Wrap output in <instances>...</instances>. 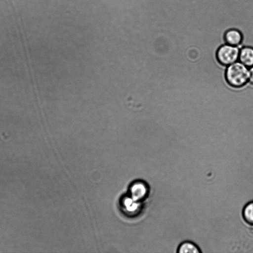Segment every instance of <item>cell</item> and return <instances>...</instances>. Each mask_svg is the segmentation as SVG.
<instances>
[{
    "label": "cell",
    "mask_w": 253,
    "mask_h": 253,
    "mask_svg": "<svg viewBox=\"0 0 253 253\" xmlns=\"http://www.w3.org/2000/svg\"><path fill=\"white\" fill-rule=\"evenodd\" d=\"M148 192V187L145 183L142 182L135 183L130 189L131 198L135 201L143 199L147 195Z\"/></svg>",
    "instance_id": "4"
},
{
    "label": "cell",
    "mask_w": 253,
    "mask_h": 253,
    "mask_svg": "<svg viewBox=\"0 0 253 253\" xmlns=\"http://www.w3.org/2000/svg\"><path fill=\"white\" fill-rule=\"evenodd\" d=\"M177 252L178 253H199L201 251L198 246L193 242L185 241L179 246Z\"/></svg>",
    "instance_id": "6"
},
{
    "label": "cell",
    "mask_w": 253,
    "mask_h": 253,
    "mask_svg": "<svg viewBox=\"0 0 253 253\" xmlns=\"http://www.w3.org/2000/svg\"><path fill=\"white\" fill-rule=\"evenodd\" d=\"M249 68L240 61H236L226 67V80L233 87L243 86L249 82Z\"/></svg>",
    "instance_id": "1"
},
{
    "label": "cell",
    "mask_w": 253,
    "mask_h": 253,
    "mask_svg": "<svg viewBox=\"0 0 253 253\" xmlns=\"http://www.w3.org/2000/svg\"><path fill=\"white\" fill-rule=\"evenodd\" d=\"M131 198H127L124 200V205L128 211H133L137 208L138 205L136 201H133Z\"/></svg>",
    "instance_id": "8"
},
{
    "label": "cell",
    "mask_w": 253,
    "mask_h": 253,
    "mask_svg": "<svg viewBox=\"0 0 253 253\" xmlns=\"http://www.w3.org/2000/svg\"><path fill=\"white\" fill-rule=\"evenodd\" d=\"M239 60L248 68L253 66V47L244 46L241 47Z\"/></svg>",
    "instance_id": "5"
},
{
    "label": "cell",
    "mask_w": 253,
    "mask_h": 253,
    "mask_svg": "<svg viewBox=\"0 0 253 253\" xmlns=\"http://www.w3.org/2000/svg\"><path fill=\"white\" fill-rule=\"evenodd\" d=\"M242 215L245 222L250 226H253V201L245 206Z\"/></svg>",
    "instance_id": "7"
},
{
    "label": "cell",
    "mask_w": 253,
    "mask_h": 253,
    "mask_svg": "<svg viewBox=\"0 0 253 253\" xmlns=\"http://www.w3.org/2000/svg\"><path fill=\"white\" fill-rule=\"evenodd\" d=\"M223 38L225 43L239 47L243 42V35L239 29L232 28L224 32Z\"/></svg>",
    "instance_id": "3"
},
{
    "label": "cell",
    "mask_w": 253,
    "mask_h": 253,
    "mask_svg": "<svg viewBox=\"0 0 253 253\" xmlns=\"http://www.w3.org/2000/svg\"><path fill=\"white\" fill-rule=\"evenodd\" d=\"M240 48L227 43L220 46L216 51V58L222 65L227 66L239 60Z\"/></svg>",
    "instance_id": "2"
},
{
    "label": "cell",
    "mask_w": 253,
    "mask_h": 253,
    "mask_svg": "<svg viewBox=\"0 0 253 253\" xmlns=\"http://www.w3.org/2000/svg\"><path fill=\"white\" fill-rule=\"evenodd\" d=\"M250 77L249 82L253 84V66L249 68Z\"/></svg>",
    "instance_id": "9"
}]
</instances>
